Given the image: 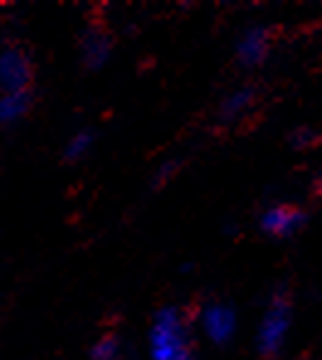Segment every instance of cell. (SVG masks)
Listing matches in <instances>:
<instances>
[{"label": "cell", "instance_id": "6da1fadb", "mask_svg": "<svg viewBox=\"0 0 322 360\" xmlns=\"http://www.w3.org/2000/svg\"><path fill=\"white\" fill-rule=\"evenodd\" d=\"M149 358L151 360H188L193 358L188 326L178 307H161L149 326Z\"/></svg>", "mask_w": 322, "mask_h": 360}, {"label": "cell", "instance_id": "7a4b0ae2", "mask_svg": "<svg viewBox=\"0 0 322 360\" xmlns=\"http://www.w3.org/2000/svg\"><path fill=\"white\" fill-rule=\"evenodd\" d=\"M290 324H293V304H290L286 290L278 288L268 300L256 333V348L264 358H273L281 353L283 343L288 338Z\"/></svg>", "mask_w": 322, "mask_h": 360}, {"label": "cell", "instance_id": "3957f363", "mask_svg": "<svg viewBox=\"0 0 322 360\" xmlns=\"http://www.w3.org/2000/svg\"><path fill=\"white\" fill-rule=\"evenodd\" d=\"M35 63L27 49L18 41H8L0 46V93H18L32 90Z\"/></svg>", "mask_w": 322, "mask_h": 360}, {"label": "cell", "instance_id": "277c9868", "mask_svg": "<svg viewBox=\"0 0 322 360\" xmlns=\"http://www.w3.org/2000/svg\"><path fill=\"white\" fill-rule=\"evenodd\" d=\"M200 329L215 346H227L237 333V311L225 302H208L200 309Z\"/></svg>", "mask_w": 322, "mask_h": 360}, {"label": "cell", "instance_id": "5b68a950", "mask_svg": "<svg viewBox=\"0 0 322 360\" xmlns=\"http://www.w3.org/2000/svg\"><path fill=\"white\" fill-rule=\"evenodd\" d=\"M308 221V214H305L300 207H293V205H271L261 212V219H259V226L266 236H273V239H288L295 231H300Z\"/></svg>", "mask_w": 322, "mask_h": 360}, {"label": "cell", "instance_id": "8992f818", "mask_svg": "<svg viewBox=\"0 0 322 360\" xmlns=\"http://www.w3.org/2000/svg\"><path fill=\"white\" fill-rule=\"evenodd\" d=\"M78 51H81V63L86 71H100L108 66L110 56H113V37L100 25H88L81 32Z\"/></svg>", "mask_w": 322, "mask_h": 360}, {"label": "cell", "instance_id": "52a82bcc", "mask_svg": "<svg viewBox=\"0 0 322 360\" xmlns=\"http://www.w3.org/2000/svg\"><path fill=\"white\" fill-rule=\"evenodd\" d=\"M268 46H271V32L266 27L244 30L237 39V61L247 68L261 66L268 56Z\"/></svg>", "mask_w": 322, "mask_h": 360}, {"label": "cell", "instance_id": "ba28073f", "mask_svg": "<svg viewBox=\"0 0 322 360\" xmlns=\"http://www.w3.org/2000/svg\"><path fill=\"white\" fill-rule=\"evenodd\" d=\"M35 105L32 90H18V93H0V127H13L30 115Z\"/></svg>", "mask_w": 322, "mask_h": 360}, {"label": "cell", "instance_id": "9c48e42d", "mask_svg": "<svg viewBox=\"0 0 322 360\" xmlns=\"http://www.w3.org/2000/svg\"><path fill=\"white\" fill-rule=\"evenodd\" d=\"M252 103H254V88L247 86V88L232 90V93L223 100V105H220V120L235 122L237 117H242V115L252 108Z\"/></svg>", "mask_w": 322, "mask_h": 360}, {"label": "cell", "instance_id": "30bf717a", "mask_svg": "<svg viewBox=\"0 0 322 360\" xmlns=\"http://www.w3.org/2000/svg\"><path fill=\"white\" fill-rule=\"evenodd\" d=\"M93 144H96V131L93 129H78L68 136L66 146H64V161L66 163H78L81 158H86L91 153Z\"/></svg>", "mask_w": 322, "mask_h": 360}, {"label": "cell", "instance_id": "8fae6325", "mask_svg": "<svg viewBox=\"0 0 322 360\" xmlns=\"http://www.w3.org/2000/svg\"><path fill=\"white\" fill-rule=\"evenodd\" d=\"M91 360H120L123 358V338L118 333H103L88 351Z\"/></svg>", "mask_w": 322, "mask_h": 360}, {"label": "cell", "instance_id": "7c38bea8", "mask_svg": "<svg viewBox=\"0 0 322 360\" xmlns=\"http://www.w3.org/2000/svg\"><path fill=\"white\" fill-rule=\"evenodd\" d=\"M178 168H181V163L178 161H163L159 168H156V173H154V180H151V185L154 188H163V185L168 183L173 176L178 173Z\"/></svg>", "mask_w": 322, "mask_h": 360}, {"label": "cell", "instance_id": "4fadbf2b", "mask_svg": "<svg viewBox=\"0 0 322 360\" xmlns=\"http://www.w3.org/2000/svg\"><path fill=\"white\" fill-rule=\"evenodd\" d=\"M320 134L313 129H308V127H303V129H295L293 134H290V144L295 146V149H308V146L318 144Z\"/></svg>", "mask_w": 322, "mask_h": 360}, {"label": "cell", "instance_id": "5bb4252c", "mask_svg": "<svg viewBox=\"0 0 322 360\" xmlns=\"http://www.w3.org/2000/svg\"><path fill=\"white\" fill-rule=\"evenodd\" d=\"M318 190L322 193V173H320V178H318Z\"/></svg>", "mask_w": 322, "mask_h": 360}]
</instances>
